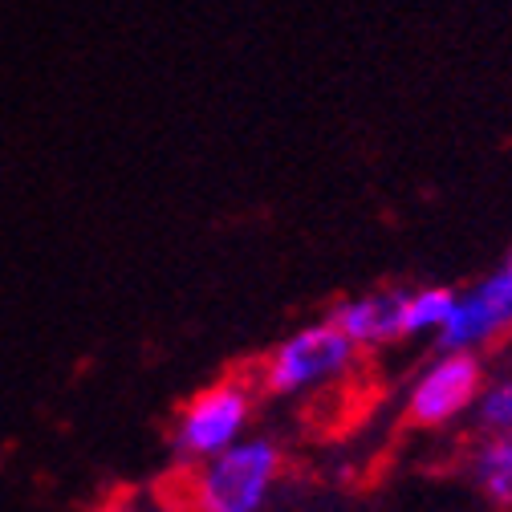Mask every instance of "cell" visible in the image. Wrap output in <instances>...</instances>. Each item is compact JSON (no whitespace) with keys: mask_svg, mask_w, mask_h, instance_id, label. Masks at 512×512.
Here are the masks:
<instances>
[{"mask_svg":"<svg viewBox=\"0 0 512 512\" xmlns=\"http://www.w3.org/2000/svg\"><path fill=\"white\" fill-rule=\"evenodd\" d=\"M281 464L273 439H240L212 460L183 464L171 476V504L179 512H261Z\"/></svg>","mask_w":512,"mask_h":512,"instance_id":"obj_1","label":"cell"},{"mask_svg":"<svg viewBox=\"0 0 512 512\" xmlns=\"http://www.w3.org/2000/svg\"><path fill=\"white\" fill-rule=\"evenodd\" d=\"M252 382L248 378H220L212 387L196 391L171 423V452L179 464H200L232 443L244 439V427L252 419Z\"/></svg>","mask_w":512,"mask_h":512,"instance_id":"obj_2","label":"cell"},{"mask_svg":"<svg viewBox=\"0 0 512 512\" xmlns=\"http://www.w3.org/2000/svg\"><path fill=\"white\" fill-rule=\"evenodd\" d=\"M354 362H358V346L338 326L330 322L301 326L261 362V387L269 395H305L334 378H346Z\"/></svg>","mask_w":512,"mask_h":512,"instance_id":"obj_3","label":"cell"},{"mask_svg":"<svg viewBox=\"0 0 512 512\" xmlns=\"http://www.w3.org/2000/svg\"><path fill=\"white\" fill-rule=\"evenodd\" d=\"M484 391V358L476 350L439 354L407 395V423L415 427H447L456 415L476 407Z\"/></svg>","mask_w":512,"mask_h":512,"instance_id":"obj_4","label":"cell"},{"mask_svg":"<svg viewBox=\"0 0 512 512\" xmlns=\"http://www.w3.org/2000/svg\"><path fill=\"white\" fill-rule=\"evenodd\" d=\"M512 330V273L500 269L484 277L476 289L456 293V309L447 317V326L435 334V350H484L500 342Z\"/></svg>","mask_w":512,"mask_h":512,"instance_id":"obj_5","label":"cell"},{"mask_svg":"<svg viewBox=\"0 0 512 512\" xmlns=\"http://www.w3.org/2000/svg\"><path fill=\"white\" fill-rule=\"evenodd\" d=\"M407 297L411 289H378V293H362V297H346L338 301L326 322L338 326L358 350H370V346H391L403 334V309H407Z\"/></svg>","mask_w":512,"mask_h":512,"instance_id":"obj_6","label":"cell"},{"mask_svg":"<svg viewBox=\"0 0 512 512\" xmlns=\"http://www.w3.org/2000/svg\"><path fill=\"white\" fill-rule=\"evenodd\" d=\"M476 476H480L484 496H488L496 508L512 512V431H500V435H492V439L480 447Z\"/></svg>","mask_w":512,"mask_h":512,"instance_id":"obj_7","label":"cell"},{"mask_svg":"<svg viewBox=\"0 0 512 512\" xmlns=\"http://www.w3.org/2000/svg\"><path fill=\"white\" fill-rule=\"evenodd\" d=\"M456 309V293L447 285H427V289H415L407 297V309H403V334L415 338V334H439L447 326V317Z\"/></svg>","mask_w":512,"mask_h":512,"instance_id":"obj_8","label":"cell"},{"mask_svg":"<svg viewBox=\"0 0 512 512\" xmlns=\"http://www.w3.org/2000/svg\"><path fill=\"white\" fill-rule=\"evenodd\" d=\"M476 419L488 435L512 431V374H504L500 382H488L476 399Z\"/></svg>","mask_w":512,"mask_h":512,"instance_id":"obj_9","label":"cell"},{"mask_svg":"<svg viewBox=\"0 0 512 512\" xmlns=\"http://www.w3.org/2000/svg\"><path fill=\"white\" fill-rule=\"evenodd\" d=\"M504 269H508V273H512V256H508V265H504Z\"/></svg>","mask_w":512,"mask_h":512,"instance_id":"obj_10","label":"cell"}]
</instances>
